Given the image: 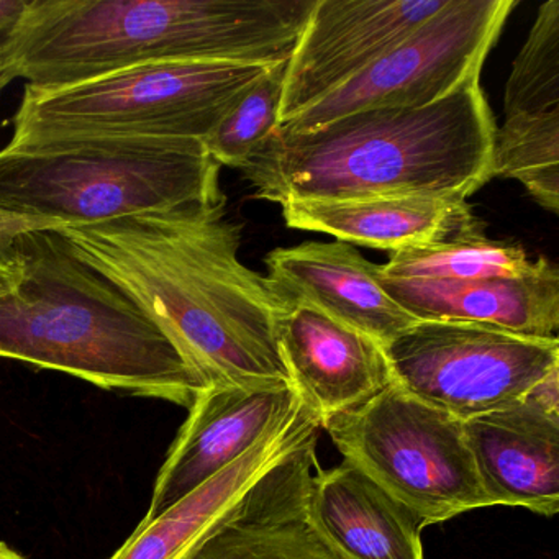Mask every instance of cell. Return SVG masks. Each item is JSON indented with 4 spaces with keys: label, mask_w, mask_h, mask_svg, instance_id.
I'll list each match as a JSON object with an SVG mask.
<instances>
[{
    "label": "cell",
    "mask_w": 559,
    "mask_h": 559,
    "mask_svg": "<svg viewBox=\"0 0 559 559\" xmlns=\"http://www.w3.org/2000/svg\"><path fill=\"white\" fill-rule=\"evenodd\" d=\"M463 427L490 506L559 512V414L523 399Z\"/></svg>",
    "instance_id": "15"
},
{
    "label": "cell",
    "mask_w": 559,
    "mask_h": 559,
    "mask_svg": "<svg viewBox=\"0 0 559 559\" xmlns=\"http://www.w3.org/2000/svg\"><path fill=\"white\" fill-rule=\"evenodd\" d=\"M0 559H25L24 556L19 555L14 549L9 548L5 543H0Z\"/></svg>",
    "instance_id": "27"
},
{
    "label": "cell",
    "mask_w": 559,
    "mask_h": 559,
    "mask_svg": "<svg viewBox=\"0 0 559 559\" xmlns=\"http://www.w3.org/2000/svg\"><path fill=\"white\" fill-rule=\"evenodd\" d=\"M447 4L448 0H317L287 60L280 126L368 70Z\"/></svg>",
    "instance_id": "10"
},
{
    "label": "cell",
    "mask_w": 559,
    "mask_h": 559,
    "mask_svg": "<svg viewBox=\"0 0 559 559\" xmlns=\"http://www.w3.org/2000/svg\"><path fill=\"white\" fill-rule=\"evenodd\" d=\"M28 0H0V31L14 27L25 9H27Z\"/></svg>",
    "instance_id": "25"
},
{
    "label": "cell",
    "mask_w": 559,
    "mask_h": 559,
    "mask_svg": "<svg viewBox=\"0 0 559 559\" xmlns=\"http://www.w3.org/2000/svg\"><path fill=\"white\" fill-rule=\"evenodd\" d=\"M317 433L267 471L185 559H346L313 525Z\"/></svg>",
    "instance_id": "12"
},
{
    "label": "cell",
    "mask_w": 559,
    "mask_h": 559,
    "mask_svg": "<svg viewBox=\"0 0 559 559\" xmlns=\"http://www.w3.org/2000/svg\"><path fill=\"white\" fill-rule=\"evenodd\" d=\"M492 159L493 176L522 182L543 209L559 211V110L506 117Z\"/></svg>",
    "instance_id": "21"
},
{
    "label": "cell",
    "mask_w": 559,
    "mask_h": 559,
    "mask_svg": "<svg viewBox=\"0 0 559 559\" xmlns=\"http://www.w3.org/2000/svg\"><path fill=\"white\" fill-rule=\"evenodd\" d=\"M309 513L346 559H424L420 520L348 461L317 466Z\"/></svg>",
    "instance_id": "19"
},
{
    "label": "cell",
    "mask_w": 559,
    "mask_h": 559,
    "mask_svg": "<svg viewBox=\"0 0 559 559\" xmlns=\"http://www.w3.org/2000/svg\"><path fill=\"white\" fill-rule=\"evenodd\" d=\"M480 78L430 106L340 117L309 132H281L240 169L254 198L342 201L378 195L466 199L493 178L496 120Z\"/></svg>",
    "instance_id": "2"
},
{
    "label": "cell",
    "mask_w": 559,
    "mask_h": 559,
    "mask_svg": "<svg viewBox=\"0 0 559 559\" xmlns=\"http://www.w3.org/2000/svg\"><path fill=\"white\" fill-rule=\"evenodd\" d=\"M405 391L466 421L519 404L559 368V340L471 322H417L385 346Z\"/></svg>",
    "instance_id": "8"
},
{
    "label": "cell",
    "mask_w": 559,
    "mask_h": 559,
    "mask_svg": "<svg viewBox=\"0 0 559 559\" xmlns=\"http://www.w3.org/2000/svg\"><path fill=\"white\" fill-rule=\"evenodd\" d=\"M559 110V0L539 5L506 84L503 114Z\"/></svg>",
    "instance_id": "23"
},
{
    "label": "cell",
    "mask_w": 559,
    "mask_h": 559,
    "mask_svg": "<svg viewBox=\"0 0 559 559\" xmlns=\"http://www.w3.org/2000/svg\"><path fill=\"white\" fill-rule=\"evenodd\" d=\"M266 281L283 307L309 306L388 346L418 322L379 283L381 266L343 241H304L267 254Z\"/></svg>",
    "instance_id": "13"
},
{
    "label": "cell",
    "mask_w": 559,
    "mask_h": 559,
    "mask_svg": "<svg viewBox=\"0 0 559 559\" xmlns=\"http://www.w3.org/2000/svg\"><path fill=\"white\" fill-rule=\"evenodd\" d=\"M385 293L418 322H471L532 338H558L559 270L539 257L515 277L421 281L379 276Z\"/></svg>",
    "instance_id": "16"
},
{
    "label": "cell",
    "mask_w": 559,
    "mask_h": 559,
    "mask_svg": "<svg viewBox=\"0 0 559 559\" xmlns=\"http://www.w3.org/2000/svg\"><path fill=\"white\" fill-rule=\"evenodd\" d=\"M19 283L17 270L11 261L0 257V297L8 294L9 290L14 289L15 284Z\"/></svg>",
    "instance_id": "26"
},
{
    "label": "cell",
    "mask_w": 559,
    "mask_h": 559,
    "mask_svg": "<svg viewBox=\"0 0 559 559\" xmlns=\"http://www.w3.org/2000/svg\"><path fill=\"white\" fill-rule=\"evenodd\" d=\"M317 0H28L11 41L31 86H73L159 61H287Z\"/></svg>",
    "instance_id": "4"
},
{
    "label": "cell",
    "mask_w": 559,
    "mask_h": 559,
    "mask_svg": "<svg viewBox=\"0 0 559 559\" xmlns=\"http://www.w3.org/2000/svg\"><path fill=\"white\" fill-rule=\"evenodd\" d=\"M273 64L159 61L73 86H25L9 146L93 136L204 140Z\"/></svg>",
    "instance_id": "6"
},
{
    "label": "cell",
    "mask_w": 559,
    "mask_h": 559,
    "mask_svg": "<svg viewBox=\"0 0 559 559\" xmlns=\"http://www.w3.org/2000/svg\"><path fill=\"white\" fill-rule=\"evenodd\" d=\"M300 407L302 401L289 382L204 389L169 448L142 522L156 519L230 466Z\"/></svg>",
    "instance_id": "11"
},
{
    "label": "cell",
    "mask_w": 559,
    "mask_h": 559,
    "mask_svg": "<svg viewBox=\"0 0 559 559\" xmlns=\"http://www.w3.org/2000/svg\"><path fill=\"white\" fill-rule=\"evenodd\" d=\"M533 266L525 250L483 234L391 253L382 274L399 280L479 281L515 277Z\"/></svg>",
    "instance_id": "20"
},
{
    "label": "cell",
    "mask_w": 559,
    "mask_h": 559,
    "mask_svg": "<svg viewBox=\"0 0 559 559\" xmlns=\"http://www.w3.org/2000/svg\"><path fill=\"white\" fill-rule=\"evenodd\" d=\"M276 333L290 382L320 428L394 381L381 343L312 307H283Z\"/></svg>",
    "instance_id": "14"
},
{
    "label": "cell",
    "mask_w": 559,
    "mask_h": 559,
    "mask_svg": "<svg viewBox=\"0 0 559 559\" xmlns=\"http://www.w3.org/2000/svg\"><path fill=\"white\" fill-rule=\"evenodd\" d=\"M515 5V0H448L368 70L276 130L309 132L361 110L418 109L451 96L480 78L484 61Z\"/></svg>",
    "instance_id": "9"
},
{
    "label": "cell",
    "mask_w": 559,
    "mask_h": 559,
    "mask_svg": "<svg viewBox=\"0 0 559 559\" xmlns=\"http://www.w3.org/2000/svg\"><path fill=\"white\" fill-rule=\"evenodd\" d=\"M0 257L19 274L0 297V358L186 408L207 389L139 304L80 260L58 231L0 237Z\"/></svg>",
    "instance_id": "3"
},
{
    "label": "cell",
    "mask_w": 559,
    "mask_h": 559,
    "mask_svg": "<svg viewBox=\"0 0 559 559\" xmlns=\"http://www.w3.org/2000/svg\"><path fill=\"white\" fill-rule=\"evenodd\" d=\"M224 199L221 165L199 139L93 136L0 152V237Z\"/></svg>",
    "instance_id": "5"
},
{
    "label": "cell",
    "mask_w": 559,
    "mask_h": 559,
    "mask_svg": "<svg viewBox=\"0 0 559 559\" xmlns=\"http://www.w3.org/2000/svg\"><path fill=\"white\" fill-rule=\"evenodd\" d=\"M345 461L407 507L421 525L490 506L467 447L463 421L388 388L322 424Z\"/></svg>",
    "instance_id": "7"
},
{
    "label": "cell",
    "mask_w": 559,
    "mask_h": 559,
    "mask_svg": "<svg viewBox=\"0 0 559 559\" xmlns=\"http://www.w3.org/2000/svg\"><path fill=\"white\" fill-rule=\"evenodd\" d=\"M287 61L267 68L205 136V150L218 165L241 169L280 126Z\"/></svg>",
    "instance_id": "22"
},
{
    "label": "cell",
    "mask_w": 559,
    "mask_h": 559,
    "mask_svg": "<svg viewBox=\"0 0 559 559\" xmlns=\"http://www.w3.org/2000/svg\"><path fill=\"white\" fill-rule=\"evenodd\" d=\"M319 428V418L302 404L293 417L267 431L230 466L156 519L140 522L130 538L107 559H185L267 471Z\"/></svg>",
    "instance_id": "17"
},
{
    "label": "cell",
    "mask_w": 559,
    "mask_h": 559,
    "mask_svg": "<svg viewBox=\"0 0 559 559\" xmlns=\"http://www.w3.org/2000/svg\"><path fill=\"white\" fill-rule=\"evenodd\" d=\"M241 230L224 199L53 231L139 304L207 388L293 384L277 345L281 306L238 258Z\"/></svg>",
    "instance_id": "1"
},
{
    "label": "cell",
    "mask_w": 559,
    "mask_h": 559,
    "mask_svg": "<svg viewBox=\"0 0 559 559\" xmlns=\"http://www.w3.org/2000/svg\"><path fill=\"white\" fill-rule=\"evenodd\" d=\"M12 31L14 27L0 31V93L8 87L9 83L17 80L11 58Z\"/></svg>",
    "instance_id": "24"
},
{
    "label": "cell",
    "mask_w": 559,
    "mask_h": 559,
    "mask_svg": "<svg viewBox=\"0 0 559 559\" xmlns=\"http://www.w3.org/2000/svg\"><path fill=\"white\" fill-rule=\"evenodd\" d=\"M281 209L289 228L332 235L343 243L391 253L486 230L466 199L441 195L289 201Z\"/></svg>",
    "instance_id": "18"
}]
</instances>
